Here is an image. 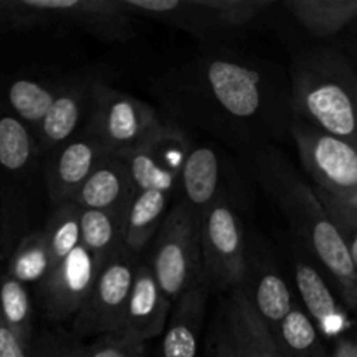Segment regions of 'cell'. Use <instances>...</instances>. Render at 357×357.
I'll return each mask as SVG.
<instances>
[{"label": "cell", "instance_id": "obj_31", "mask_svg": "<svg viewBox=\"0 0 357 357\" xmlns=\"http://www.w3.org/2000/svg\"><path fill=\"white\" fill-rule=\"evenodd\" d=\"M225 31H236L253 23L265 9L274 6L272 0H202Z\"/></svg>", "mask_w": 357, "mask_h": 357}, {"label": "cell", "instance_id": "obj_19", "mask_svg": "<svg viewBox=\"0 0 357 357\" xmlns=\"http://www.w3.org/2000/svg\"><path fill=\"white\" fill-rule=\"evenodd\" d=\"M295 282L305 303L307 314L324 338H335L344 333L349 319L344 309L331 293L323 274L309 261H295Z\"/></svg>", "mask_w": 357, "mask_h": 357}, {"label": "cell", "instance_id": "obj_16", "mask_svg": "<svg viewBox=\"0 0 357 357\" xmlns=\"http://www.w3.org/2000/svg\"><path fill=\"white\" fill-rule=\"evenodd\" d=\"M122 2L135 17H149L169 24L178 30L188 31L202 40H218L229 33L220 26L202 0H122Z\"/></svg>", "mask_w": 357, "mask_h": 357}, {"label": "cell", "instance_id": "obj_2", "mask_svg": "<svg viewBox=\"0 0 357 357\" xmlns=\"http://www.w3.org/2000/svg\"><path fill=\"white\" fill-rule=\"evenodd\" d=\"M251 162L258 183L281 209L289 229L333 278L349 309H357L354 264L316 188L289 166L288 159L274 145L251 153Z\"/></svg>", "mask_w": 357, "mask_h": 357}, {"label": "cell", "instance_id": "obj_35", "mask_svg": "<svg viewBox=\"0 0 357 357\" xmlns=\"http://www.w3.org/2000/svg\"><path fill=\"white\" fill-rule=\"evenodd\" d=\"M0 357H30L28 349L21 344L0 314Z\"/></svg>", "mask_w": 357, "mask_h": 357}, {"label": "cell", "instance_id": "obj_37", "mask_svg": "<svg viewBox=\"0 0 357 357\" xmlns=\"http://www.w3.org/2000/svg\"><path fill=\"white\" fill-rule=\"evenodd\" d=\"M6 258V253H3V239H2V211H0V261Z\"/></svg>", "mask_w": 357, "mask_h": 357}, {"label": "cell", "instance_id": "obj_39", "mask_svg": "<svg viewBox=\"0 0 357 357\" xmlns=\"http://www.w3.org/2000/svg\"><path fill=\"white\" fill-rule=\"evenodd\" d=\"M356 21H357V17H356Z\"/></svg>", "mask_w": 357, "mask_h": 357}, {"label": "cell", "instance_id": "obj_4", "mask_svg": "<svg viewBox=\"0 0 357 357\" xmlns=\"http://www.w3.org/2000/svg\"><path fill=\"white\" fill-rule=\"evenodd\" d=\"M153 275L171 302L202 284L201 215L180 201L157 232L152 255Z\"/></svg>", "mask_w": 357, "mask_h": 357}, {"label": "cell", "instance_id": "obj_33", "mask_svg": "<svg viewBox=\"0 0 357 357\" xmlns=\"http://www.w3.org/2000/svg\"><path fill=\"white\" fill-rule=\"evenodd\" d=\"M91 345H84L79 337L44 331L35 335L30 347V357H87Z\"/></svg>", "mask_w": 357, "mask_h": 357}, {"label": "cell", "instance_id": "obj_27", "mask_svg": "<svg viewBox=\"0 0 357 357\" xmlns=\"http://www.w3.org/2000/svg\"><path fill=\"white\" fill-rule=\"evenodd\" d=\"M51 271V253L44 230H35L21 237L20 243L10 251L7 272L23 284H33L38 288L49 278Z\"/></svg>", "mask_w": 357, "mask_h": 357}, {"label": "cell", "instance_id": "obj_32", "mask_svg": "<svg viewBox=\"0 0 357 357\" xmlns=\"http://www.w3.org/2000/svg\"><path fill=\"white\" fill-rule=\"evenodd\" d=\"M316 192L319 201L323 202L324 209H326L328 216H330L331 222L335 223L337 230L340 232L357 272V204L326 194V192L319 190V188H316Z\"/></svg>", "mask_w": 357, "mask_h": 357}, {"label": "cell", "instance_id": "obj_6", "mask_svg": "<svg viewBox=\"0 0 357 357\" xmlns=\"http://www.w3.org/2000/svg\"><path fill=\"white\" fill-rule=\"evenodd\" d=\"M202 281L208 289L234 291L244 286L248 253L237 213L225 199L201 215Z\"/></svg>", "mask_w": 357, "mask_h": 357}, {"label": "cell", "instance_id": "obj_12", "mask_svg": "<svg viewBox=\"0 0 357 357\" xmlns=\"http://www.w3.org/2000/svg\"><path fill=\"white\" fill-rule=\"evenodd\" d=\"M47 7L51 26H75L105 42L136 35L135 16L122 0H47Z\"/></svg>", "mask_w": 357, "mask_h": 357}, {"label": "cell", "instance_id": "obj_26", "mask_svg": "<svg viewBox=\"0 0 357 357\" xmlns=\"http://www.w3.org/2000/svg\"><path fill=\"white\" fill-rule=\"evenodd\" d=\"M59 91L61 86L51 87L37 80L17 79L7 87L6 101L10 108V114L20 119L31 132H35L54 103Z\"/></svg>", "mask_w": 357, "mask_h": 357}, {"label": "cell", "instance_id": "obj_1", "mask_svg": "<svg viewBox=\"0 0 357 357\" xmlns=\"http://www.w3.org/2000/svg\"><path fill=\"white\" fill-rule=\"evenodd\" d=\"M173 119L246 153L291 136V86L274 65L232 51L204 52L152 84Z\"/></svg>", "mask_w": 357, "mask_h": 357}, {"label": "cell", "instance_id": "obj_23", "mask_svg": "<svg viewBox=\"0 0 357 357\" xmlns=\"http://www.w3.org/2000/svg\"><path fill=\"white\" fill-rule=\"evenodd\" d=\"M284 6L309 33L319 38L342 33L357 17V0H289Z\"/></svg>", "mask_w": 357, "mask_h": 357}, {"label": "cell", "instance_id": "obj_9", "mask_svg": "<svg viewBox=\"0 0 357 357\" xmlns=\"http://www.w3.org/2000/svg\"><path fill=\"white\" fill-rule=\"evenodd\" d=\"M192 142L174 122H164L143 142L115 155L128 166L136 192L159 190L171 194L192 150Z\"/></svg>", "mask_w": 357, "mask_h": 357}, {"label": "cell", "instance_id": "obj_30", "mask_svg": "<svg viewBox=\"0 0 357 357\" xmlns=\"http://www.w3.org/2000/svg\"><path fill=\"white\" fill-rule=\"evenodd\" d=\"M42 230L47 239L54 271L77 246H80V206L72 201L54 208Z\"/></svg>", "mask_w": 357, "mask_h": 357}, {"label": "cell", "instance_id": "obj_14", "mask_svg": "<svg viewBox=\"0 0 357 357\" xmlns=\"http://www.w3.org/2000/svg\"><path fill=\"white\" fill-rule=\"evenodd\" d=\"M173 302L166 296L153 275L152 267L138 265L128 309H126L124 331L122 335L145 344L166 331Z\"/></svg>", "mask_w": 357, "mask_h": 357}, {"label": "cell", "instance_id": "obj_15", "mask_svg": "<svg viewBox=\"0 0 357 357\" xmlns=\"http://www.w3.org/2000/svg\"><path fill=\"white\" fill-rule=\"evenodd\" d=\"M93 86L94 82L86 80L61 86L47 115L33 132L38 157L49 155L52 150L65 145L75 138L80 126H86L93 100Z\"/></svg>", "mask_w": 357, "mask_h": 357}, {"label": "cell", "instance_id": "obj_13", "mask_svg": "<svg viewBox=\"0 0 357 357\" xmlns=\"http://www.w3.org/2000/svg\"><path fill=\"white\" fill-rule=\"evenodd\" d=\"M218 333L234 357H284L274 333L243 288L227 295Z\"/></svg>", "mask_w": 357, "mask_h": 357}, {"label": "cell", "instance_id": "obj_36", "mask_svg": "<svg viewBox=\"0 0 357 357\" xmlns=\"http://www.w3.org/2000/svg\"><path fill=\"white\" fill-rule=\"evenodd\" d=\"M208 357H234L232 352H230L229 347H227L225 342H223V338L220 337V333L215 335V340H213L211 347H209Z\"/></svg>", "mask_w": 357, "mask_h": 357}, {"label": "cell", "instance_id": "obj_5", "mask_svg": "<svg viewBox=\"0 0 357 357\" xmlns=\"http://www.w3.org/2000/svg\"><path fill=\"white\" fill-rule=\"evenodd\" d=\"M291 138L303 169L326 194L357 204V145L293 114Z\"/></svg>", "mask_w": 357, "mask_h": 357}, {"label": "cell", "instance_id": "obj_7", "mask_svg": "<svg viewBox=\"0 0 357 357\" xmlns=\"http://www.w3.org/2000/svg\"><path fill=\"white\" fill-rule=\"evenodd\" d=\"M164 124L145 101L94 82L84 132L94 136L110 153H121L155 132Z\"/></svg>", "mask_w": 357, "mask_h": 357}, {"label": "cell", "instance_id": "obj_34", "mask_svg": "<svg viewBox=\"0 0 357 357\" xmlns=\"http://www.w3.org/2000/svg\"><path fill=\"white\" fill-rule=\"evenodd\" d=\"M87 357H146L145 344H139L122 333L105 335L91 345Z\"/></svg>", "mask_w": 357, "mask_h": 357}, {"label": "cell", "instance_id": "obj_29", "mask_svg": "<svg viewBox=\"0 0 357 357\" xmlns=\"http://www.w3.org/2000/svg\"><path fill=\"white\" fill-rule=\"evenodd\" d=\"M274 337L284 357H330L314 321L296 305H293Z\"/></svg>", "mask_w": 357, "mask_h": 357}, {"label": "cell", "instance_id": "obj_25", "mask_svg": "<svg viewBox=\"0 0 357 357\" xmlns=\"http://www.w3.org/2000/svg\"><path fill=\"white\" fill-rule=\"evenodd\" d=\"M38 157L33 132L13 114L0 112V171L24 174Z\"/></svg>", "mask_w": 357, "mask_h": 357}, {"label": "cell", "instance_id": "obj_11", "mask_svg": "<svg viewBox=\"0 0 357 357\" xmlns=\"http://www.w3.org/2000/svg\"><path fill=\"white\" fill-rule=\"evenodd\" d=\"M112 155L94 136L80 132L49 153L45 185L54 208L75 201L77 194L105 157Z\"/></svg>", "mask_w": 357, "mask_h": 357}, {"label": "cell", "instance_id": "obj_3", "mask_svg": "<svg viewBox=\"0 0 357 357\" xmlns=\"http://www.w3.org/2000/svg\"><path fill=\"white\" fill-rule=\"evenodd\" d=\"M289 86L296 117L357 145V70L344 52H300L289 68Z\"/></svg>", "mask_w": 357, "mask_h": 357}, {"label": "cell", "instance_id": "obj_17", "mask_svg": "<svg viewBox=\"0 0 357 357\" xmlns=\"http://www.w3.org/2000/svg\"><path fill=\"white\" fill-rule=\"evenodd\" d=\"M136 188L128 166L119 155L105 157L77 194L75 202L82 209L129 213Z\"/></svg>", "mask_w": 357, "mask_h": 357}, {"label": "cell", "instance_id": "obj_38", "mask_svg": "<svg viewBox=\"0 0 357 357\" xmlns=\"http://www.w3.org/2000/svg\"><path fill=\"white\" fill-rule=\"evenodd\" d=\"M3 30H6V28H3V26H2V24H0V31H3Z\"/></svg>", "mask_w": 357, "mask_h": 357}, {"label": "cell", "instance_id": "obj_18", "mask_svg": "<svg viewBox=\"0 0 357 357\" xmlns=\"http://www.w3.org/2000/svg\"><path fill=\"white\" fill-rule=\"evenodd\" d=\"M208 295V286L202 282L174 300L160 345V357L197 356Z\"/></svg>", "mask_w": 357, "mask_h": 357}, {"label": "cell", "instance_id": "obj_10", "mask_svg": "<svg viewBox=\"0 0 357 357\" xmlns=\"http://www.w3.org/2000/svg\"><path fill=\"white\" fill-rule=\"evenodd\" d=\"M101 265L80 244L37 288L42 314L51 323L73 321L86 303Z\"/></svg>", "mask_w": 357, "mask_h": 357}, {"label": "cell", "instance_id": "obj_28", "mask_svg": "<svg viewBox=\"0 0 357 357\" xmlns=\"http://www.w3.org/2000/svg\"><path fill=\"white\" fill-rule=\"evenodd\" d=\"M0 314L7 326L16 333L21 344L30 352L33 331V307L26 284L17 281L7 268L0 272Z\"/></svg>", "mask_w": 357, "mask_h": 357}, {"label": "cell", "instance_id": "obj_8", "mask_svg": "<svg viewBox=\"0 0 357 357\" xmlns=\"http://www.w3.org/2000/svg\"><path fill=\"white\" fill-rule=\"evenodd\" d=\"M138 265L135 255L124 250L101 267L86 303L72 321V333L75 337H105L124 331L126 309Z\"/></svg>", "mask_w": 357, "mask_h": 357}, {"label": "cell", "instance_id": "obj_24", "mask_svg": "<svg viewBox=\"0 0 357 357\" xmlns=\"http://www.w3.org/2000/svg\"><path fill=\"white\" fill-rule=\"evenodd\" d=\"M169 194L159 190L136 192L128 213L126 223V251L131 255L142 253L146 244L157 236L167 216Z\"/></svg>", "mask_w": 357, "mask_h": 357}, {"label": "cell", "instance_id": "obj_21", "mask_svg": "<svg viewBox=\"0 0 357 357\" xmlns=\"http://www.w3.org/2000/svg\"><path fill=\"white\" fill-rule=\"evenodd\" d=\"M181 201L197 215L208 211L220 199V160L209 146H192L181 169Z\"/></svg>", "mask_w": 357, "mask_h": 357}, {"label": "cell", "instance_id": "obj_22", "mask_svg": "<svg viewBox=\"0 0 357 357\" xmlns=\"http://www.w3.org/2000/svg\"><path fill=\"white\" fill-rule=\"evenodd\" d=\"M128 213L80 208V244L103 267L126 250Z\"/></svg>", "mask_w": 357, "mask_h": 357}, {"label": "cell", "instance_id": "obj_20", "mask_svg": "<svg viewBox=\"0 0 357 357\" xmlns=\"http://www.w3.org/2000/svg\"><path fill=\"white\" fill-rule=\"evenodd\" d=\"M243 289L250 296L255 310L260 314L272 333H275L295 305L282 275L272 265L253 261L248 257V272Z\"/></svg>", "mask_w": 357, "mask_h": 357}]
</instances>
